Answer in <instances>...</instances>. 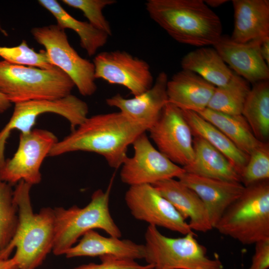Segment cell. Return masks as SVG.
<instances>
[{
  "mask_svg": "<svg viewBox=\"0 0 269 269\" xmlns=\"http://www.w3.org/2000/svg\"><path fill=\"white\" fill-rule=\"evenodd\" d=\"M146 131L145 127L120 112L95 115L87 117L58 140L48 156L79 151L92 152L103 156L111 167L118 169L128 156L129 146Z\"/></svg>",
  "mask_w": 269,
  "mask_h": 269,
  "instance_id": "obj_1",
  "label": "cell"
},
{
  "mask_svg": "<svg viewBox=\"0 0 269 269\" xmlns=\"http://www.w3.org/2000/svg\"><path fill=\"white\" fill-rule=\"evenodd\" d=\"M151 19L178 42L213 46L222 35L219 16L202 0H148Z\"/></svg>",
  "mask_w": 269,
  "mask_h": 269,
  "instance_id": "obj_2",
  "label": "cell"
},
{
  "mask_svg": "<svg viewBox=\"0 0 269 269\" xmlns=\"http://www.w3.org/2000/svg\"><path fill=\"white\" fill-rule=\"evenodd\" d=\"M32 185L24 181L17 183L13 190V199L18 208V224L9 245L6 256L15 249L12 257L18 269H36L52 251L54 238L53 208L43 207L38 213L32 207Z\"/></svg>",
  "mask_w": 269,
  "mask_h": 269,
  "instance_id": "obj_3",
  "label": "cell"
},
{
  "mask_svg": "<svg viewBox=\"0 0 269 269\" xmlns=\"http://www.w3.org/2000/svg\"><path fill=\"white\" fill-rule=\"evenodd\" d=\"M112 180L107 189H98L85 207L74 205L68 209L53 208L54 238L52 252L56 256L63 255L75 245L78 239L89 231L99 229L111 236L121 238L122 233L112 218L109 200Z\"/></svg>",
  "mask_w": 269,
  "mask_h": 269,
  "instance_id": "obj_4",
  "label": "cell"
},
{
  "mask_svg": "<svg viewBox=\"0 0 269 269\" xmlns=\"http://www.w3.org/2000/svg\"><path fill=\"white\" fill-rule=\"evenodd\" d=\"M214 228L243 245L269 240V180L245 187Z\"/></svg>",
  "mask_w": 269,
  "mask_h": 269,
  "instance_id": "obj_5",
  "label": "cell"
},
{
  "mask_svg": "<svg viewBox=\"0 0 269 269\" xmlns=\"http://www.w3.org/2000/svg\"><path fill=\"white\" fill-rule=\"evenodd\" d=\"M74 87L56 66L46 69L0 61V93L11 103L59 99L71 94Z\"/></svg>",
  "mask_w": 269,
  "mask_h": 269,
  "instance_id": "obj_6",
  "label": "cell"
},
{
  "mask_svg": "<svg viewBox=\"0 0 269 269\" xmlns=\"http://www.w3.org/2000/svg\"><path fill=\"white\" fill-rule=\"evenodd\" d=\"M144 259L154 269H223L218 259L207 256V249L200 244L195 234L171 238L157 228L148 225L144 234Z\"/></svg>",
  "mask_w": 269,
  "mask_h": 269,
  "instance_id": "obj_7",
  "label": "cell"
},
{
  "mask_svg": "<svg viewBox=\"0 0 269 269\" xmlns=\"http://www.w3.org/2000/svg\"><path fill=\"white\" fill-rule=\"evenodd\" d=\"M31 33L45 48L51 63L71 78L81 95L90 96L96 92L94 65L73 48L64 29L57 24H50L34 27Z\"/></svg>",
  "mask_w": 269,
  "mask_h": 269,
  "instance_id": "obj_8",
  "label": "cell"
},
{
  "mask_svg": "<svg viewBox=\"0 0 269 269\" xmlns=\"http://www.w3.org/2000/svg\"><path fill=\"white\" fill-rule=\"evenodd\" d=\"M88 112L87 103L72 94L54 100H32L14 104L10 119L0 130V169L6 159L4 151L7 140L14 130L20 133L29 132L39 116L52 113L66 119L72 131L85 121Z\"/></svg>",
  "mask_w": 269,
  "mask_h": 269,
  "instance_id": "obj_9",
  "label": "cell"
},
{
  "mask_svg": "<svg viewBox=\"0 0 269 269\" xmlns=\"http://www.w3.org/2000/svg\"><path fill=\"white\" fill-rule=\"evenodd\" d=\"M58 141L56 136L46 130L35 129L20 133L16 152L5 159L0 169V179L11 185L22 180L32 186L39 183L41 166Z\"/></svg>",
  "mask_w": 269,
  "mask_h": 269,
  "instance_id": "obj_10",
  "label": "cell"
},
{
  "mask_svg": "<svg viewBox=\"0 0 269 269\" xmlns=\"http://www.w3.org/2000/svg\"><path fill=\"white\" fill-rule=\"evenodd\" d=\"M134 154L127 156L121 165V180L130 186L152 185L170 178H178L185 171L172 162L150 142L144 132L133 142Z\"/></svg>",
  "mask_w": 269,
  "mask_h": 269,
  "instance_id": "obj_11",
  "label": "cell"
},
{
  "mask_svg": "<svg viewBox=\"0 0 269 269\" xmlns=\"http://www.w3.org/2000/svg\"><path fill=\"white\" fill-rule=\"evenodd\" d=\"M157 149L176 164L184 167L193 161V134L182 110L168 103L147 131Z\"/></svg>",
  "mask_w": 269,
  "mask_h": 269,
  "instance_id": "obj_12",
  "label": "cell"
},
{
  "mask_svg": "<svg viewBox=\"0 0 269 269\" xmlns=\"http://www.w3.org/2000/svg\"><path fill=\"white\" fill-rule=\"evenodd\" d=\"M125 200L133 216L138 220L184 235L194 233L186 220L152 185L130 186Z\"/></svg>",
  "mask_w": 269,
  "mask_h": 269,
  "instance_id": "obj_13",
  "label": "cell"
},
{
  "mask_svg": "<svg viewBox=\"0 0 269 269\" xmlns=\"http://www.w3.org/2000/svg\"><path fill=\"white\" fill-rule=\"evenodd\" d=\"M95 79L127 88L134 96L153 85V78L148 63L123 50L104 51L93 59Z\"/></svg>",
  "mask_w": 269,
  "mask_h": 269,
  "instance_id": "obj_14",
  "label": "cell"
},
{
  "mask_svg": "<svg viewBox=\"0 0 269 269\" xmlns=\"http://www.w3.org/2000/svg\"><path fill=\"white\" fill-rule=\"evenodd\" d=\"M168 81L167 74L161 72L146 91L130 99L117 94L107 98L106 104L118 108L127 118L144 126L148 131L158 120L168 103L166 91Z\"/></svg>",
  "mask_w": 269,
  "mask_h": 269,
  "instance_id": "obj_15",
  "label": "cell"
},
{
  "mask_svg": "<svg viewBox=\"0 0 269 269\" xmlns=\"http://www.w3.org/2000/svg\"><path fill=\"white\" fill-rule=\"evenodd\" d=\"M262 40L241 43L222 35L213 47L234 72L254 84L269 79V65L260 51Z\"/></svg>",
  "mask_w": 269,
  "mask_h": 269,
  "instance_id": "obj_16",
  "label": "cell"
},
{
  "mask_svg": "<svg viewBox=\"0 0 269 269\" xmlns=\"http://www.w3.org/2000/svg\"><path fill=\"white\" fill-rule=\"evenodd\" d=\"M178 179L200 198L207 210L213 228L245 188L241 182L214 179L187 172Z\"/></svg>",
  "mask_w": 269,
  "mask_h": 269,
  "instance_id": "obj_17",
  "label": "cell"
},
{
  "mask_svg": "<svg viewBox=\"0 0 269 269\" xmlns=\"http://www.w3.org/2000/svg\"><path fill=\"white\" fill-rule=\"evenodd\" d=\"M152 185L165 197L188 223L193 231L205 233L213 228L209 214L198 195L178 179L170 178Z\"/></svg>",
  "mask_w": 269,
  "mask_h": 269,
  "instance_id": "obj_18",
  "label": "cell"
},
{
  "mask_svg": "<svg viewBox=\"0 0 269 269\" xmlns=\"http://www.w3.org/2000/svg\"><path fill=\"white\" fill-rule=\"evenodd\" d=\"M67 258L78 257H112L122 259H144V245L121 238L105 237L94 230L84 234L78 243L64 254Z\"/></svg>",
  "mask_w": 269,
  "mask_h": 269,
  "instance_id": "obj_19",
  "label": "cell"
},
{
  "mask_svg": "<svg viewBox=\"0 0 269 269\" xmlns=\"http://www.w3.org/2000/svg\"><path fill=\"white\" fill-rule=\"evenodd\" d=\"M215 88L197 74L182 69L167 82L168 103L181 110L197 112L207 107Z\"/></svg>",
  "mask_w": 269,
  "mask_h": 269,
  "instance_id": "obj_20",
  "label": "cell"
},
{
  "mask_svg": "<svg viewBox=\"0 0 269 269\" xmlns=\"http://www.w3.org/2000/svg\"><path fill=\"white\" fill-rule=\"evenodd\" d=\"M234 27L230 38L238 43L269 36V0H233Z\"/></svg>",
  "mask_w": 269,
  "mask_h": 269,
  "instance_id": "obj_21",
  "label": "cell"
},
{
  "mask_svg": "<svg viewBox=\"0 0 269 269\" xmlns=\"http://www.w3.org/2000/svg\"><path fill=\"white\" fill-rule=\"evenodd\" d=\"M194 157L183 167L185 172L206 177L241 182V176L232 162L203 138L194 136Z\"/></svg>",
  "mask_w": 269,
  "mask_h": 269,
  "instance_id": "obj_22",
  "label": "cell"
},
{
  "mask_svg": "<svg viewBox=\"0 0 269 269\" xmlns=\"http://www.w3.org/2000/svg\"><path fill=\"white\" fill-rule=\"evenodd\" d=\"M193 135L200 137L223 154L241 174L249 155L238 148L221 131L197 113L182 110Z\"/></svg>",
  "mask_w": 269,
  "mask_h": 269,
  "instance_id": "obj_23",
  "label": "cell"
},
{
  "mask_svg": "<svg viewBox=\"0 0 269 269\" xmlns=\"http://www.w3.org/2000/svg\"><path fill=\"white\" fill-rule=\"evenodd\" d=\"M182 69L192 71L216 87L227 85L234 72L214 48L202 47L186 54L182 59Z\"/></svg>",
  "mask_w": 269,
  "mask_h": 269,
  "instance_id": "obj_24",
  "label": "cell"
},
{
  "mask_svg": "<svg viewBox=\"0 0 269 269\" xmlns=\"http://www.w3.org/2000/svg\"><path fill=\"white\" fill-rule=\"evenodd\" d=\"M195 112L218 128L238 148L249 155L264 142L256 137L242 115H228L208 108Z\"/></svg>",
  "mask_w": 269,
  "mask_h": 269,
  "instance_id": "obj_25",
  "label": "cell"
},
{
  "mask_svg": "<svg viewBox=\"0 0 269 269\" xmlns=\"http://www.w3.org/2000/svg\"><path fill=\"white\" fill-rule=\"evenodd\" d=\"M38 3L56 19L57 25L63 29L69 28L79 36L80 43L89 56L107 42L109 35L92 25L89 22L76 19L68 13L56 0H39Z\"/></svg>",
  "mask_w": 269,
  "mask_h": 269,
  "instance_id": "obj_26",
  "label": "cell"
},
{
  "mask_svg": "<svg viewBox=\"0 0 269 269\" xmlns=\"http://www.w3.org/2000/svg\"><path fill=\"white\" fill-rule=\"evenodd\" d=\"M242 115L256 137L265 142L269 135V80L254 84L245 102Z\"/></svg>",
  "mask_w": 269,
  "mask_h": 269,
  "instance_id": "obj_27",
  "label": "cell"
},
{
  "mask_svg": "<svg viewBox=\"0 0 269 269\" xmlns=\"http://www.w3.org/2000/svg\"><path fill=\"white\" fill-rule=\"evenodd\" d=\"M250 90L249 82L234 72L227 85L216 87L207 108L228 115H242Z\"/></svg>",
  "mask_w": 269,
  "mask_h": 269,
  "instance_id": "obj_28",
  "label": "cell"
},
{
  "mask_svg": "<svg viewBox=\"0 0 269 269\" xmlns=\"http://www.w3.org/2000/svg\"><path fill=\"white\" fill-rule=\"evenodd\" d=\"M18 224V208L11 185L0 179V259H8L7 248Z\"/></svg>",
  "mask_w": 269,
  "mask_h": 269,
  "instance_id": "obj_29",
  "label": "cell"
},
{
  "mask_svg": "<svg viewBox=\"0 0 269 269\" xmlns=\"http://www.w3.org/2000/svg\"><path fill=\"white\" fill-rule=\"evenodd\" d=\"M0 57L10 63L31 66L42 69L54 67L50 62L45 50L35 51L30 48L25 40L13 47L0 46Z\"/></svg>",
  "mask_w": 269,
  "mask_h": 269,
  "instance_id": "obj_30",
  "label": "cell"
},
{
  "mask_svg": "<svg viewBox=\"0 0 269 269\" xmlns=\"http://www.w3.org/2000/svg\"><path fill=\"white\" fill-rule=\"evenodd\" d=\"M269 179V146L264 142L250 155L241 174V182L245 187Z\"/></svg>",
  "mask_w": 269,
  "mask_h": 269,
  "instance_id": "obj_31",
  "label": "cell"
},
{
  "mask_svg": "<svg viewBox=\"0 0 269 269\" xmlns=\"http://www.w3.org/2000/svg\"><path fill=\"white\" fill-rule=\"evenodd\" d=\"M67 5L80 10L88 22L97 29L109 36L112 31L109 21L103 14V10L116 2L115 0H62Z\"/></svg>",
  "mask_w": 269,
  "mask_h": 269,
  "instance_id": "obj_32",
  "label": "cell"
},
{
  "mask_svg": "<svg viewBox=\"0 0 269 269\" xmlns=\"http://www.w3.org/2000/svg\"><path fill=\"white\" fill-rule=\"evenodd\" d=\"M100 264L89 263L82 265L73 269H154L153 265H142L135 261L112 257L100 258Z\"/></svg>",
  "mask_w": 269,
  "mask_h": 269,
  "instance_id": "obj_33",
  "label": "cell"
},
{
  "mask_svg": "<svg viewBox=\"0 0 269 269\" xmlns=\"http://www.w3.org/2000/svg\"><path fill=\"white\" fill-rule=\"evenodd\" d=\"M255 253L248 269H268L269 268V240L255 244Z\"/></svg>",
  "mask_w": 269,
  "mask_h": 269,
  "instance_id": "obj_34",
  "label": "cell"
},
{
  "mask_svg": "<svg viewBox=\"0 0 269 269\" xmlns=\"http://www.w3.org/2000/svg\"><path fill=\"white\" fill-rule=\"evenodd\" d=\"M260 51L263 58L269 65V36L265 38L260 42Z\"/></svg>",
  "mask_w": 269,
  "mask_h": 269,
  "instance_id": "obj_35",
  "label": "cell"
},
{
  "mask_svg": "<svg viewBox=\"0 0 269 269\" xmlns=\"http://www.w3.org/2000/svg\"><path fill=\"white\" fill-rule=\"evenodd\" d=\"M0 269H18V268L12 257L6 260L0 259Z\"/></svg>",
  "mask_w": 269,
  "mask_h": 269,
  "instance_id": "obj_36",
  "label": "cell"
},
{
  "mask_svg": "<svg viewBox=\"0 0 269 269\" xmlns=\"http://www.w3.org/2000/svg\"><path fill=\"white\" fill-rule=\"evenodd\" d=\"M12 103L3 94L0 93V114L4 113L11 106Z\"/></svg>",
  "mask_w": 269,
  "mask_h": 269,
  "instance_id": "obj_37",
  "label": "cell"
},
{
  "mask_svg": "<svg viewBox=\"0 0 269 269\" xmlns=\"http://www.w3.org/2000/svg\"><path fill=\"white\" fill-rule=\"evenodd\" d=\"M204 1L209 7H217L228 1L227 0H206Z\"/></svg>",
  "mask_w": 269,
  "mask_h": 269,
  "instance_id": "obj_38",
  "label": "cell"
},
{
  "mask_svg": "<svg viewBox=\"0 0 269 269\" xmlns=\"http://www.w3.org/2000/svg\"><path fill=\"white\" fill-rule=\"evenodd\" d=\"M0 31L5 36H7V32L3 29L1 27V26L0 25Z\"/></svg>",
  "mask_w": 269,
  "mask_h": 269,
  "instance_id": "obj_39",
  "label": "cell"
}]
</instances>
